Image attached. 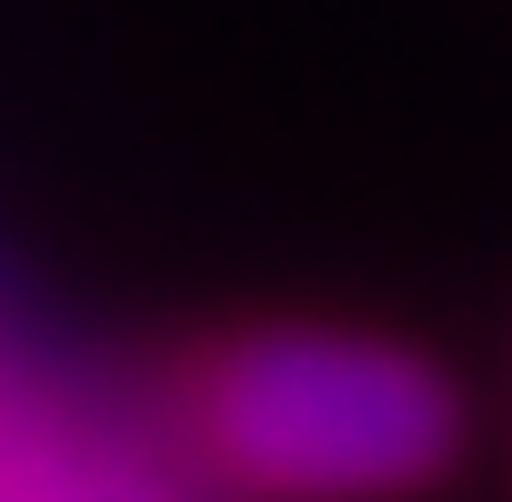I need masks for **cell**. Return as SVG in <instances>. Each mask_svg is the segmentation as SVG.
<instances>
[{
  "instance_id": "1",
  "label": "cell",
  "mask_w": 512,
  "mask_h": 502,
  "mask_svg": "<svg viewBox=\"0 0 512 502\" xmlns=\"http://www.w3.org/2000/svg\"><path fill=\"white\" fill-rule=\"evenodd\" d=\"M211 462L272 502H392L452 462V392L432 362L352 332H262L191 382Z\"/></svg>"
}]
</instances>
